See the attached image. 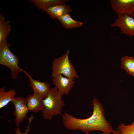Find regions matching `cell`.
Segmentation results:
<instances>
[{"label":"cell","instance_id":"cell-1","mask_svg":"<svg viewBox=\"0 0 134 134\" xmlns=\"http://www.w3.org/2000/svg\"><path fill=\"white\" fill-rule=\"evenodd\" d=\"M92 104V114L88 118H78L67 112L62 115V122L65 127L68 130H79L85 133L95 131L112 133L113 130L112 127L106 118L104 108L101 103L94 98Z\"/></svg>","mask_w":134,"mask_h":134},{"label":"cell","instance_id":"cell-2","mask_svg":"<svg viewBox=\"0 0 134 134\" xmlns=\"http://www.w3.org/2000/svg\"><path fill=\"white\" fill-rule=\"evenodd\" d=\"M62 96L56 87L51 88L47 97L42 100V116L44 119L51 120L54 116L62 114V107L65 105L62 100Z\"/></svg>","mask_w":134,"mask_h":134},{"label":"cell","instance_id":"cell-3","mask_svg":"<svg viewBox=\"0 0 134 134\" xmlns=\"http://www.w3.org/2000/svg\"><path fill=\"white\" fill-rule=\"evenodd\" d=\"M70 52V50L68 49L62 56L53 59L51 67L52 77L61 74L73 79L78 78L75 67L69 59Z\"/></svg>","mask_w":134,"mask_h":134},{"label":"cell","instance_id":"cell-4","mask_svg":"<svg viewBox=\"0 0 134 134\" xmlns=\"http://www.w3.org/2000/svg\"><path fill=\"white\" fill-rule=\"evenodd\" d=\"M11 46L7 41L0 44V64L10 69L11 78L14 80L23 70L19 67V58L10 50Z\"/></svg>","mask_w":134,"mask_h":134},{"label":"cell","instance_id":"cell-5","mask_svg":"<svg viewBox=\"0 0 134 134\" xmlns=\"http://www.w3.org/2000/svg\"><path fill=\"white\" fill-rule=\"evenodd\" d=\"M117 15V18L111 26L119 28L122 34L134 37V18L126 14Z\"/></svg>","mask_w":134,"mask_h":134},{"label":"cell","instance_id":"cell-6","mask_svg":"<svg viewBox=\"0 0 134 134\" xmlns=\"http://www.w3.org/2000/svg\"><path fill=\"white\" fill-rule=\"evenodd\" d=\"M11 102L14 107L13 114L15 117V125L18 127L26 118L27 113L29 111L27 106L26 98L15 97Z\"/></svg>","mask_w":134,"mask_h":134},{"label":"cell","instance_id":"cell-7","mask_svg":"<svg viewBox=\"0 0 134 134\" xmlns=\"http://www.w3.org/2000/svg\"><path fill=\"white\" fill-rule=\"evenodd\" d=\"M74 79L63 76L61 74L57 75L52 78L53 84L62 95H68L75 83Z\"/></svg>","mask_w":134,"mask_h":134},{"label":"cell","instance_id":"cell-8","mask_svg":"<svg viewBox=\"0 0 134 134\" xmlns=\"http://www.w3.org/2000/svg\"><path fill=\"white\" fill-rule=\"evenodd\" d=\"M112 9L117 14L131 15L134 12V0H111Z\"/></svg>","mask_w":134,"mask_h":134},{"label":"cell","instance_id":"cell-9","mask_svg":"<svg viewBox=\"0 0 134 134\" xmlns=\"http://www.w3.org/2000/svg\"><path fill=\"white\" fill-rule=\"evenodd\" d=\"M28 77L29 80V85L32 89L34 93L40 94L43 99L47 96L51 88L50 84L45 81H40L33 78L31 75L23 70Z\"/></svg>","mask_w":134,"mask_h":134},{"label":"cell","instance_id":"cell-10","mask_svg":"<svg viewBox=\"0 0 134 134\" xmlns=\"http://www.w3.org/2000/svg\"><path fill=\"white\" fill-rule=\"evenodd\" d=\"M43 98L40 94L34 93L28 94L26 98L27 105L29 111L36 113L43 108L42 100Z\"/></svg>","mask_w":134,"mask_h":134},{"label":"cell","instance_id":"cell-11","mask_svg":"<svg viewBox=\"0 0 134 134\" xmlns=\"http://www.w3.org/2000/svg\"><path fill=\"white\" fill-rule=\"evenodd\" d=\"M72 11L69 5L65 4H59L47 9L45 12L52 19H58L60 17Z\"/></svg>","mask_w":134,"mask_h":134},{"label":"cell","instance_id":"cell-12","mask_svg":"<svg viewBox=\"0 0 134 134\" xmlns=\"http://www.w3.org/2000/svg\"><path fill=\"white\" fill-rule=\"evenodd\" d=\"M29 1L39 9L45 11L50 7L58 4H64L69 1L68 0H30Z\"/></svg>","mask_w":134,"mask_h":134},{"label":"cell","instance_id":"cell-13","mask_svg":"<svg viewBox=\"0 0 134 134\" xmlns=\"http://www.w3.org/2000/svg\"><path fill=\"white\" fill-rule=\"evenodd\" d=\"M11 29V26L9 21L0 13V44L7 41Z\"/></svg>","mask_w":134,"mask_h":134},{"label":"cell","instance_id":"cell-14","mask_svg":"<svg viewBox=\"0 0 134 134\" xmlns=\"http://www.w3.org/2000/svg\"><path fill=\"white\" fill-rule=\"evenodd\" d=\"M57 19L63 27L67 29L77 28L81 27L83 25L81 22L73 19L69 13L65 14Z\"/></svg>","mask_w":134,"mask_h":134},{"label":"cell","instance_id":"cell-15","mask_svg":"<svg viewBox=\"0 0 134 134\" xmlns=\"http://www.w3.org/2000/svg\"><path fill=\"white\" fill-rule=\"evenodd\" d=\"M16 92L14 89L6 91L5 87L0 89V109L6 106L15 97Z\"/></svg>","mask_w":134,"mask_h":134},{"label":"cell","instance_id":"cell-16","mask_svg":"<svg viewBox=\"0 0 134 134\" xmlns=\"http://www.w3.org/2000/svg\"><path fill=\"white\" fill-rule=\"evenodd\" d=\"M121 67L127 73L134 77V57L128 56H123L121 59Z\"/></svg>","mask_w":134,"mask_h":134},{"label":"cell","instance_id":"cell-17","mask_svg":"<svg viewBox=\"0 0 134 134\" xmlns=\"http://www.w3.org/2000/svg\"><path fill=\"white\" fill-rule=\"evenodd\" d=\"M120 134H134V123L126 125L121 123L117 127Z\"/></svg>","mask_w":134,"mask_h":134},{"label":"cell","instance_id":"cell-18","mask_svg":"<svg viewBox=\"0 0 134 134\" xmlns=\"http://www.w3.org/2000/svg\"><path fill=\"white\" fill-rule=\"evenodd\" d=\"M34 118V116L31 115V116L28 119V124L25 132L23 133H22L20 131L19 128L17 127L16 128L15 130L16 134H27L28 132L30 131L29 127L30 125Z\"/></svg>","mask_w":134,"mask_h":134},{"label":"cell","instance_id":"cell-19","mask_svg":"<svg viewBox=\"0 0 134 134\" xmlns=\"http://www.w3.org/2000/svg\"><path fill=\"white\" fill-rule=\"evenodd\" d=\"M112 133V134H120L118 130H113Z\"/></svg>","mask_w":134,"mask_h":134},{"label":"cell","instance_id":"cell-20","mask_svg":"<svg viewBox=\"0 0 134 134\" xmlns=\"http://www.w3.org/2000/svg\"><path fill=\"white\" fill-rule=\"evenodd\" d=\"M110 134L103 133H100V134H92L89 133H85V134Z\"/></svg>","mask_w":134,"mask_h":134},{"label":"cell","instance_id":"cell-21","mask_svg":"<svg viewBox=\"0 0 134 134\" xmlns=\"http://www.w3.org/2000/svg\"><path fill=\"white\" fill-rule=\"evenodd\" d=\"M130 16L134 18V12H133Z\"/></svg>","mask_w":134,"mask_h":134},{"label":"cell","instance_id":"cell-22","mask_svg":"<svg viewBox=\"0 0 134 134\" xmlns=\"http://www.w3.org/2000/svg\"><path fill=\"white\" fill-rule=\"evenodd\" d=\"M132 123L134 124V120L133 121Z\"/></svg>","mask_w":134,"mask_h":134}]
</instances>
